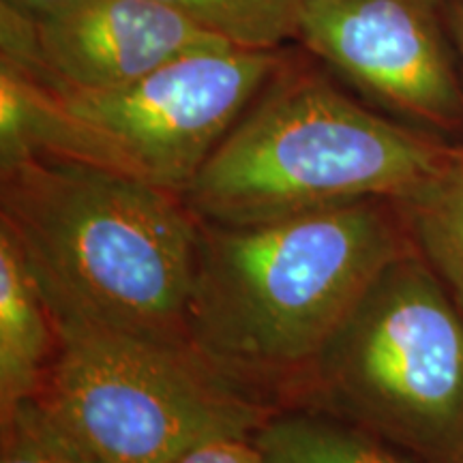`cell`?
<instances>
[{
	"instance_id": "30bf717a",
	"label": "cell",
	"mask_w": 463,
	"mask_h": 463,
	"mask_svg": "<svg viewBox=\"0 0 463 463\" xmlns=\"http://www.w3.org/2000/svg\"><path fill=\"white\" fill-rule=\"evenodd\" d=\"M269 463H420L363 427L303 408H279L251 436Z\"/></svg>"
},
{
	"instance_id": "7c38bea8",
	"label": "cell",
	"mask_w": 463,
	"mask_h": 463,
	"mask_svg": "<svg viewBox=\"0 0 463 463\" xmlns=\"http://www.w3.org/2000/svg\"><path fill=\"white\" fill-rule=\"evenodd\" d=\"M217 34L223 42L247 50H279L297 37L303 0H157Z\"/></svg>"
},
{
	"instance_id": "7a4b0ae2",
	"label": "cell",
	"mask_w": 463,
	"mask_h": 463,
	"mask_svg": "<svg viewBox=\"0 0 463 463\" xmlns=\"http://www.w3.org/2000/svg\"><path fill=\"white\" fill-rule=\"evenodd\" d=\"M0 228L24 253L52 316L191 347L200 217L181 194L26 155L0 165Z\"/></svg>"
},
{
	"instance_id": "9a60e30c",
	"label": "cell",
	"mask_w": 463,
	"mask_h": 463,
	"mask_svg": "<svg viewBox=\"0 0 463 463\" xmlns=\"http://www.w3.org/2000/svg\"><path fill=\"white\" fill-rule=\"evenodd\" d=\"M3 3L20 11L22 15L31 17V20H42V17L69 9L71 5L80 3V0H3Z\"/></svg>"
},
{
	"instance_id": "52a82bcc",
	"label": "cell",
	"mask_w": 463,
	"mask_h": 463,
	"mask_svg": "<svg viewBox=\"0 0 463 463\" xmlns=\"http://www.w3.org/2000/svg\"><path fill=\"white\" fill-rule=\"evenodd\" d=\"M297 39L392 114L463 129V84L438 0H303Z\"/></svg>"
},
{
	"instance_id": "e0dca14e",
	"label": "cell",
	"mask_w": 463,
	"mask_h": 463,
	"mask_svg": "<svg viewBox=\"0 0 463 463\" xmlns=\"http://www.w3.org/2000/svg\"><path fill=\"white\" fill-rule=\"evenodd\" d=\"M461 463H463V461H461Z\"/></svg>"
},
{
	"instance_id": "277c9868",
	"label": "cell",
	"mask_w": 463,
	"mask_h": 463,
	"mask_svg": "<svg viewBox=\"0 0 463 463\" xmlns=\"http://www.w3.org/2000/svg\"><path fill=\"white\" fill-rule=\"evenodd\" d=\"M283 58L228 45L99 90L3 62L0 165L52 155L183 195Z\"/></svg>"
},
{
	"instance_id": "6da1fadb",
	"label": "cell",
	"mask_w": 463,
	"mask_h": 463,
	"mask_svg": "<svg viewBox=\"0 0 463 463\" xmlns=\"http://www.w3.org/2000/svg\"><path fill=\"white\" fill-rule=\"evenodd\" d=\"M412 247L391 200L251 225L200 219L191 350L279 408L382 270Z\"/></svg>"
},
{
	"instance_id": "8fae6325",
	"label": "cell",
	"mask_w": 463,
	"mask_h": 463,
	"mask_svg": "<svg viewBox=\"0 0 463 463\" xmlns=\"http://www.w3.org/2000/svg\"><path fill=\"white\" fill-rule=\"evenodd\" d=\"M410 241L463 309V146L447 164L392 200Z\"/></svg>"
},
{
	"instance_id": "5bb4252c",
	"label": "cell",
	"mask_w": 463,
	"mask_h": 463,
	"mask_svg": "<svg viewBox=\"0 0 463 463\" xmlns=\"http://www.w3.org/2000/svg\"><path fill=\"white\" fill-rule=\"evenodd\" d=\"M178 463H269L251 438H217L191 449Z\"/></svg>"
},
{
	"instance_id": "4fadbf2b",
	"label": "cell",
	"mask_w": 463,
	"mask_h": 463,
	"mask_svg": "<svg viewBox=\"0 0 463 463\" xmlns=\"http://www.w3.org/2000/svg\"><path fill=\"white\" fill-rule=\"evenodd\" d=\"M0 463H95L67 436L37 399L0 414Z\"/></svg>"
},
{
	"instance_id": "9c48e42d",
	"label": "cell",
	"mask_w": 463,
	"mask_h": 463,
	"mask_svg": "<svg viewBox=\"0 0 463 463\" xmlns=\"http://www.w3.org/2000/svg\"><path fill=\"white\" fill-rule=\"evenodd\" d=\"M58 352V328L24 253L0 228V414L37 397Z\"/></svg>"
},
{
	"instance_id": "5b68a950",
	"label": "cell",
	"mask_w": 463,
	"mask_h": 463,
	"mask_svg": "<svg viewBox=\"0 0 463 463\" xmlns=\"http://www.w3.org/2000/svg\"><path fill=\"white\" fill-rule=\"evenodd\" d=\"M279 408L337 416L431 463L463 461V309L414 247L382 270Z\"/></svg>"
},
{
	"instance_id": "8992f818",
	"label": "cell",
	"mask_w": 463,
	"mask_h": 463,
	"mask_svg": "<svg viewBox=\"0 0 463 463\" xmlns=\"http://www.w3.org/2000/svg\"><path fill=\"white\" fill-rule=\"evenodd\" d=\"M58 352L39 405L95 463H178L217 438H251L279 410L191 347L54 316Z\"/></svg>"
},
{
	"instance_id": "ba28073f",
	"label": "cell",
	"mask_w": 463,
	"mask_h": 463,
	"mask_svg": "<svg viewBox=\"0 0 463 463\" xmlns=\"http://www.w3.org/2000/svg\"><path fill=\"white\" fill-rule=\"evenodd\" d=\"M228 45L157 0H80L42 20L3 3V62L73 89H114Z\"/></svg>"
},
{
	"instance_id": "3957f363",
	"label": "cell",
	"mask_w": 463,
	"mask_h": 463,
	"mask_svg": "<svg viewBox=\"0 0 463 463\" xmlns=\"http://www.w3.org/2000/svg\"><path fill=\"white\" fill-rule=\"evenodd\" d=\"M455 146L361 106L286 56L183 194L202 222L269 223L363 200H399Z\"/></svg>"
},
{
	"instance_id": "2e32d148",
	"label": "cell",
	"mask_w": 463,
	"mask_h": 463,
	"mask_svg": "<svg viewBox=\"0 0 463 463\" xmlns=\"http://www.w3.org/2000/svg\"><path fill=\"white\" fill-rule=\"evenodd\" d=\"M449 28L453 34V42L459 52L463 62V0H450L449 3Z\"/></svg>"
}]
</instances>
